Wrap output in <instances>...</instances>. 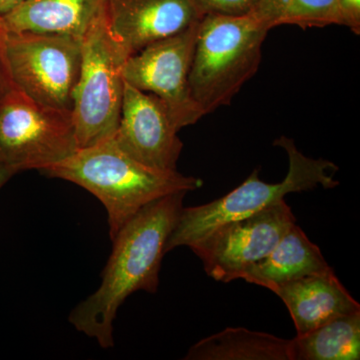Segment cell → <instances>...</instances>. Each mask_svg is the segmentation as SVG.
Masks as SVG:
<instances>
[{"instance_id":"9","label":"cell","mask_w":360,"mask_h":360,"mask_svg":"<svg viewBox=\"0 0 360 360\" xmlns=\"http://www.w3.org/2000/svg\"><path fill=\"white\" fill-rule=\"evenodd\" d=\"M295 222L283 200L250 217L220 225L189 248L202 262L208 276L231 283L239 279L246 267L269 255Z\"/></svg>"},{"instance_id":"20","label":"cell","mask_w":360,"mask_h":360,"mask_svg":"<svg viewBox=\"0 0 360 360\" xmlns=\"http://www.w3.org/2000/svg\"><path fill=\"white\" fill-rule=\"evenodd\" d=\"M15 174L11 168L7 167L4 162L0 161V188L8 181L13 175Z\"/></svg>"},{"instance_id":"11","label":"cell","mask_w":360,"mask_h":360,"mask_svg":"<svg viewBox=\"0 0 360 360\" xmlns=\"http://www.w3.org/2000/svg\"><path fill=\"white\" fill-rule=\"evenodd\" d=\"M105 14L113 39L129 58L203 18L193 0H108Z\"/></svg>"},{"instance_id":"6","label":"cell","mask_w":360,"mask_h":360,"mask_svg":"<svg viewBox=\"0 0 360 360\" xmlns=\"http://www.w3.org/2000/svg\"><path fill=\"white\" fill-rule=\"evenodd\" d=\"M0 51L9 84L37 103L72 110L82 65V39L0 30Z\"/></svg>"},{"instance_id":"22","label":"cell","mask_w":360,"mask_h":360,"mask_svg":"<svg viewBox=\"0 0 360 360\" xmlns=\"http://www.w3.org/2000/svg\"><path fill=\"white\" fill-rule=\"evenodd\" d=\"M6 82V75H4V65H2L1 51H0V92L4 89Z\"/></svg>"},{"instance_id":"1","label":"cell","mask_w":360,"mask_h":360,"mask_svg":"<svg viewBox=\"0 0 360 360\" xmlns=\"http://www.w3.org/2000/svg\"><path fill=\"white\" fill-rule=\"evenodd\" d=\"M186 191L144 206L111 239L112 252L103 281L70 312V323L103 348L115 347L113 322L120 305L139 290L155 293L165 246L184 206Z\"/></svg>"},{"instance_id":"5","label":"cell","mask_w":360,"mask_h":360,"mask_svg":"<svg viewBox=\"0 0 360 360\" xmlns=\"http://www.w3.org/2000/svg\"><path fill=\"white\" fill-rule=\"evenodd\" d=\"M127 58L111 34L105 13L101 14L82 39V65L71 110L78 148H89L115 134Z\"/></svg>"},{"instance_id":"16","label":"cell","mask_w":360,"mask_h":360,"mask_svg":"<svg viewBox=\"0 0 360 360\" xmlns=\"http://www.w3.org/2000/svg\"><path fill=\"white\" fill-rule=\"evenodd\" d=\"M290 360H359L360 312L338 317L290 340Z\"/></svg>"},{"instance_id":"18","label":"cell","mask_w":360,"mask_h":360,"mask_svg":"<svg viewBox=\"0 0 360 360\" xmlns=\"http://www.w3.org/2000/svg\"><path fill=\"white\" fill-rule=\"evenodd\" d=\"M201 16L250 15L257 0H193Z\"/></svg>"},{"instance_id":"13","label":"cell","mask_w":360,"mask_h":360,"mask_svg":"<svg viewBox=\"0 0 360 360\" xmlns=\"http://www.w3.org/2000/svg\"><path fill=\"white\" fill-rule=\"evenodd\" d=\"M106 4L108 0H25L0 14V30L82 39L90 25L105 13Z\"/></svg>"},{"instance_id":"10","label":"cell","mask_w":360,"mask_h":360,"mask_svg":"<svg viewBox=\"0 0 360 360\" xmlns=\"http://www.w3.org/2000/svg\"><path fill=\"white\" fill-rule=\"evenodd\" d=\"M179 131L158 96L124 82L122 115L112 135L124 153L149 167L174 172L184 148Z\"/></svg>"},{"instance_id":"21","label":"cell","mask_w":360,"mask_h":360,"mask_svg":"<svg viewBox=\"0 0 360 360\" xmlns=\"http://www.w3.org/2000/svg\"><path fill=\"white\" fill-rule=\"evenodd\" d=\"M23 1H25V0H0V14L7 13V11L13 9V7L22 4Z\"/></svg>"},{"instance_id":"8","label":"cell","mask_w":360,"mask_h":360,"mask_svg":"<svg viewBox=\"0 0 360 360\" xmlns=\"http://www.w3.org/2000/svg\"><path fill=\"white\" fill-rule=\"evenodd\" d=\"M200 21L184 32L144 47L127 58L122 68L127 84L155 94L165 104L179 130L195 124L205 116L189 85Z\"/></svg>"},{"instance_id":"2","label":"cell","mask_w":360,"mask_h":360,"mask_svg":"<svg viewBox=\"0 0 360 360\" xmlns=\"http://www.w3.org/2000/svg\"><path fill=\"white\" fill-rule=\"evenodd\" d=\"M41 174L77 184L101 200L108 212L111 239L148 203L169 194L196 191L203 184L200 179L177 170L163 172L142 165L124 153L112 136L78 148Z\"/></svg>"},{"instance_id":"4","label":"cell","mask_w":360,"mask_h":360,"mask_svg":"<svg viewBox=\"0 0 360 360\" xmlns=\"http://www.w3.org/2000/svg\"><path fill=\"white\" fill-rule=\"evenodd\" d=\"M288 155L290 168L279 184H267L258 177L255 169L243 184L212 202L184 207L179 221L168 238L165 253L179 246H191L220 225L250 217L269 206L283 200L286 194L311 191L321 186L333 188L340 182L335 179L338 167L331 161L314 160L296 148L286 136L274 141Z\"/></svg>"},{"instance_id":"15","label":"cell","mask_w":360,"mask_h":360,"mask_svg":"<svg viewBox=\"0 0 360 360\" xmlns=\"http://www.w3.org/2000/svg\"><path fill=\"white\" fill-rule=\"evenodd\" d=\"M290 340L245 328H227L189 348L187 360H290Z\"/></svg>"},{"instance_id":"7","label":"cell","mask_w":360,"mask_h":360,"mask_svg":"<svg viewBox=\"0 0 360 360\" xmlns=\"http://www.w3.org/2000/svg\"><path fill=\"white\" fill-rule=\"evenodd\" d=\"M78 149L71 111L35 101L6 82L0 92V161L15 174L40 172Z\"/></svg>"},{"instance_id":"14","label":"cell","mask_w":360,"mask_h":360,"mask_svg":"<svg viewBox=\"0 0 360 360\" xmlns=\"http://www.w3.org/2000/svg\"><path fill=\"white\" fill-rule=\"evenodd\" d=\"M330 270L319 246L295 222L271 252L246 267L239 279L272 291L281 284Z\"/></svg>"},{"instance_id":"17","label":"cell","mask_w":360,"mask_h":360,"mask_svg":"<svg viewBox=\"0 0 360 360\" xmlns=\"http://www.w3.org/2000/svg\"><path fill=\"white\" fill-rule=\"evenodd\" d=\"M250 16L269 32L283 25L302 28L342 25L338 0H257Z\"/></svg>"},{"instance_id":"19","label":"cell","mask_w":360,"mask_h":360,"mask_svg":"<svg viewBox=\"0 0 360 360\" xmlns=\"http://www.w3.org/2000/svg\"><path fill=\"white\" fill-rule=\"evenodd\" d=\"M341 22L355 34L360 33V0H338Z\"/></svg>"},{"instance_id":"3","label":"cell","mask_w":360,"mask_h":360,"mask_svg":"<svg viewBox=\"0 0 360 360\" xmlns=\"http://www.w3.org/2000/svg\"><path fill=\"white\" fill-rule=\"evenodd\" d=\"M267 33L250 15L201 18L189 85L203 115L229 105L241 87L255 77Z\"/></svg>"},{"instance_id":"12","label":"cell","mask_w":360,"mask_h":360,"mask_svg":"<svg viewBox=\"0 0 360 360\" xmlns=\"http://www.w3.org/2000/svg\"><path fill=\"white\" fill-rule=\"evenodd\" d=\"M272 292L288 307L297 335L338 317L360 312L359 303L340 283L333 269L281 284Z\"/></svg>"}]
</instances>
